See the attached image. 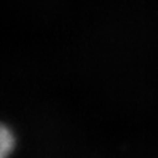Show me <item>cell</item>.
I'll return each instance as SVG.
<instances>
[{"instance_id": "cell-1", "label": "cell", "mask_w": 158, "mask_h": 158, "mask_svg": "<svg viewBox=\"0 0 158 158\" xmlns=\"http://www.w3.org/2000/svg\"><path fill=\"white\" fill-rule=\"evenodd\" d=\"M14 148V136L4 125H0V158H8Z\"/></svg>"}]
</instances>
